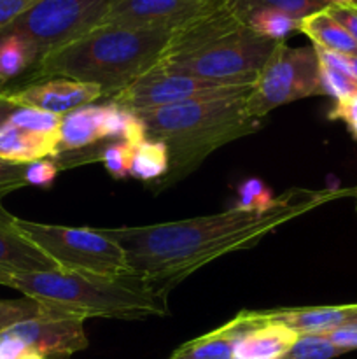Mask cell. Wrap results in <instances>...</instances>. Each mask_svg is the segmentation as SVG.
<instances>
[{"mask_svg":"<svg viewBox=\"0 0 357 359\" xmlns=\"http://www.w3.org/2000/svg\"><path fill=\"white\" fill-rule=\"evenodd\" d=\"M326 339L331 344H335L338 349L343 353H350V351L357 349V319L350 321L346 325L338 326V328L331 330V332L324 333Z\"/></svg>","mask_w":357,"mask_h":359,"instance_id":"cell-34","label":"cell"},{"mask_svg":"<svg viewBox=\"0 0 357 359\" xmlns=\"http://www.w3.org/2000/svg\"><path fill=\"white\" fill-rule=\"evenodd\" d=\"M276 196L270 191L268 186L259 179H247L238 188L237 207L247 210H265L275 202Z\"/></svg>","mask_w":357,"mask_h":359,"instance_id":"cell-28","label":"cell"},{"mask_svg":"<svg viewBox=\"0 0 357 359\" xmlns=\"http://www.w3.org/2000/svg\"><path fill=\"white\" fill-rule=\"evenodd\" d=\"M13 214L0 202V284L4 286L10 273L49 272L59 270L37 245L31 244L14 224Z\"/></svg>","mask_w":357,"mask_h":359,"instance_id":"cell-13","label":"cell"},{"mask_svg":"<svg viewBox=\"0 0 357 359\" xmlns=\"http://www.w3.org/2000/svg\"><path fill=\"white\" fill-rule=\"evenodd\" d=\"M0 359H46L10 333L0 335Z\"/></svg>","mask_w":357,"mask_h":359,"instance_id":"cell-31","label":"cell"},{"mask_svg":"<svg viewBox=\"0 0 357 359\" xmlns=\"http://www.w3.org/2000/svg\"><path fill=\"white\" fill-rule=\"evenodd\" d=\"M59 154V133H44L7 119L0 130V158L10 163L30 165Z\"/></svg>","mask_w":357,"mask_h":359,"instance_id":"cell-16","label":"cell"},{"mask_svg":"<svg viewBox=\"0 0 357 359\" xmlns=\"http://www.w3.org/2000/svg\"><path fill=\"white\" fill-rule=\"evenodd\" d=\"M262 318L293 330L298 335H324L338 326L357 319V304L335 305V307L273 309L261 311Z\"/></svg>","mask_w":357,"mask_h":359,"instance_id":"cell-15","label":"cell"},{"mask_svg":"<svg viewBox=\"0 0 357 359\" xmlns=\"http://www.w3.org/2000/svg\"><path fill=\"white\" fill-rule=\"evenodd\" d=\"M247 27L251 28L254 34L261 35V37L270 39V41L282 42L289 37L293 32H298L300 28V20L293 18L290 14L282 13L279 9H272V7H262V9H255L248 14Z\"/></svg>","mask_w":357,"mask_h":359,"instance_id":"cell-23","label":"cell"},{"mask_svg":"<svg viewBox=\"0 0 357 359\" xmlns=\"http://www.w3.org/2000/svg\"><path fill=\"white\" fill-rule=\"evenodd\" d=\"M133 144L128 142H108L102 149L100 161L105 165L108 174L114 179L130 177V167H132Z\"/></svg>","mask_w":357,"mask_h":359,"instance_id":"cell-27","label":"cell"},{"mask_svg":"<svg viewBox=\"0 0 357 359\" xmlns=\"http://www.w3.org/2000/svg\"><path fill=\"white\" fill-rule=\"evenodd\" d=\"M48 311V307L28 297L20 300H0V335L13 326L46 314Z\"/></svg>","mask_w":357,"mask_h":359,"instance_id":"cell-25","label":"cell"},{"mask_svg":"<svg viewBox=\"0 0 357 359\" xmlns=\"http://www.w3.org/2000/svg\"><path fill=\"white\" fill-rule=\"evenodd\" d=\"M112 0H38L6 34L34 41L41 53L59 48L102 23Z\"/></svg>","mask_w":357,"mask_h":359,"instance_id":"cell-9","label":"cell"},{"mask_svg":"<svg viewBox=\"0 0 357 359\" xmlns=\"http://www.w3.org/2000/svg\"><path fill=\"white\" fill-rule=\"evenodd\" d=\"M356 210H357V202H356Z\"/></svg>","mask_w":357,"mask_h":359,"instance_id":"cell-39","label":"cell"},{"mask_svg":"<svg viewBox=\"0 0 357 359\" xmlns=\"http://www.w3.org/2000/svg\"><path fill=\"white\" fill-rule=\"evenodd\" d=\"M261 312V311H259ZM262 318V314H261ZM298 339V333L262 318V323L245 332L234 344V359H282Z\"/></svg>","mask_w":357,"mask_h":359,"instance_id":"cell-18","label":"cell"},{"mask_svg":"<svg viewBox=\"0 0 357 359\" xmlns=\"http://www.w3.org/2000/svg\"><path fill=\"white\" fill-rule=\"evenodd\" d=\"M14 224L59 270L107 277L133 276L125 249L104 228H69L20 217H14Z\"/></svg>","mask_w":357,"mask_h":359,"instance_id":"cell-5","label":"cell"},{"mask_svg":"<svg viewBox=\"0 0 357 359\" xmlns=\"http://www.w3.org/2000/svg\"><path fill=\"white\" fill-rule=\"evenodd\" d=\"M276 44L245 28L202 51L156 67L220 84H254Z\"/></svg>","mask_w":357,"mask_h":359,"instance_id":"cell-6","label":"cell"},{"mask_svg":"<svg viewBox=\"0 0 357 359\" xmlns=\"http://www.w3.org/2000/svg\"><path fill=\"white\" fill-rule=\"evenodd\" d=\"M350 191H312L290 188L265 210L234 205L210 216L147 226L104 228L119 242L133 276L167 297L178 283L234 251H245L282 224Z\"/></svg>","mask_w":357,"mask_h":359,"instance_id":"cell-1","label":"cell"},{"mask_svg":"<svg viewBox=\"0 0 357 359\" xmlns=\"http://www.w3.org/2000/svg\"><path fill=\"white\" fill-rule=\"evenodd\" d=\"M59 167L52 158H44V160L34 161L27 165V182L31 186H41V188H49L55 182L58 175Z\"/></svg>","mask_w":357,"mask_h":359,"instance_id":"cell-30","label":"cell"},{"mask_svg":"<svg viewBox=\"0 0 357 359\" xmlns=\"http://www.w3.org/2000/svg\"><path fill=\"white\" fill-rule=\"evenodd\" d=\"M329 6H354L357 0H328Z\"/></svg>","mask_w":357,"mask_h":359,"instance_id":"cell-37","label":"cell"},{"mask_svg":"<svg viewBox=\"0 0 357 359\" xmlns=\"http://www.w3.org/2000/svg\"><path fill=\"white\" fill-rule=\"evenodd\" d=\"M262 323L259 311H244L220 328L182 344L168 359H233L237 340Z\"/></svg>","mask_w":357,"mask_h":359,"instance_id":"cell-14","label":"cell"},{"mask_svg":"<svg viewBox=\"0 0 357 359\" xmlns=\"http://www.w3.org/2000/svg\"><path fill=\"white\" fill-rule=\"evenodd\" d=\"M28 186L27 165L10 163L0 158V202L6 195Z\"/></svg>","mask_w":357,"mask_h":359,"instance_id":"cell-29","label":"cell"},{"mask_svg":"<svg viewBox=\"0 0 357 359\" xmlns=\"http://www.w3.org/2000/svg\"><path fill=\"white\" fill-rule=\"evenodd\" d=\"M170 170L168 147L160 140L146 139L133 146L130 175L142 182L158 184Z\"/></svg>","mask_w":357,"mask_h":359,"instance_id":"cell-22","label":"cell"},{"mask_svg":"<svg viewBox=\"0 0 357 359\" xmlns=\"http://www.w3.org/2000/svg\"><path fill=\"white\" fill-rule=\"evenodd\" d=\"M247 97L182 102L139 114L147 139L163 142L170 154V170L156 191L181 182L219 147L261 128V119L248 112Z\"/></svg>","mask_w":357,"mask_h":359,"instance_id":"cell-3","label":"cell"},{"mask_svg":"<svg viewBox=\"0 0 357 359\" xmlns=\"http://www.w3.org/2000/svg\"><path fill=\"white\" fill-rule=\"evenodd\" d=\"M233 359H234V358H233Z\"/></svg>","mask_w":357,"mask_h":359,"instance_id":"cell-40","label":"cell"},{"mask_svg":"<svg viewBox=\"0 0 357 359\" xmlns=\"http://www.w3.org/2000/svg\"><path fill=\"white\" fill-rule=\"evenodd\" d=\"M245 7L248 14L255 9L272 7V9L290 14L296 20H303L310 14L328 9L329 2L328 0H245Z\"/></svg>","mask_w":357,"mask_h":359,"instance_id":"cell-26","label":"cell"},{"mask_svg":"<svg viewBox=\"0 0 357 359\" xmlns=\"http://www.w3.org/2000/svg\"><path fill=\"white\" fill-rule=\"evenodd\" d=\"M298 32L312 39L314 46L336 53L342 56H357V42L350 37L349 32L328 13V9L318 11L300 20Z\"/></svg>","mask_w":357,"mask_h":359,"instance_id":"cell-20","label":"cell"},{"mask_svg":"<svg viewBox=\"0 0 357 359\" xmlns=\"http://www.w3.org/2000/svg\"><path fill=\"white\" fill-rule=\"evenodd\" d=\"M329 119H340L345 123L354 139L357 140V93L336 102L335 107L329 112Z\"/></svg>","mask_w":357,"mask_h":359,"instance_id":"cell-33","label":"cell"},{"mask_svg":"<svg viewBox=\"0 0 357 359\" xmlns=\"http://www.w3.org/2000/svg\"><path fill=\"white\" fill-rule=\"evenodd\" d=\"M318 58V77L322 95L332 97L336 102L357 93V79L349 65V56L336 55L314 46Z\"/></svg>","mask_w":357,"mask_h":359,"instance_id":"cell-21","label":"cell"},{"mask_svg":"<svg viewBox=\"0 0 357 359\" xmlns=\"http://www.w3.org/2000/svg\"><path fill=\"white\" fill-rule=\"evenodd\" d=\"M38 0H0V35L6 34Z\"/></svg>","mask_w":357,"mask_h":359,"instance_id":"cell-32","label":"cell"},{"mask_svg":"<svg viewBox=\"0 0 357 359\" xmlns=\"http://www.w3.org/2000/svg\"><path fill=\"white\" fill-rule=\"evenodd\" d=\"M9 91H0V130H2V126L6 125L7 119H9V116L13 114L14 109H16V105L13 104V100H10L9 97Z\"/></svg>","mask_w":357,"mask_h":359,"instance_id":"cell-36","label":"cell"},{"mask_svg":"<svg viewBox=\"0 0 357 359\" xmlns=\"http://www.w3.org/2000/svg\"><path fill=\"white\" fill-rule=\"evenodd\" d=\"M108 105H84L62 116L59 154L88 149L105 142L104 126Z\"/></svg>","mask_w":357,"mask_h":359,"instance_id":"cell-17","label":"cell"},{"mask_svg":"<svg viewBox=\"0 0 357 359\" xmlns=\"http://www.w3.org/2000/svg\"><path fill=\"white\" fill-rule=\"evenodd\" d=\"M349 65H350V70H352L354 77L357 79V56H349Z\"/></svg>","mask_w":357,"mask_h":359,"instance_id":"cell-38","label":"cell"},{"mask_svg":"<svg viewBox=\"0 0 357 359\" xmlns=\"http://www.w3.org/2000/svg\"><path fill=\"white\" fill-rule=\"evenodd\" d=\"M168 37L170 30L98 25L88 34L44 53L30 83L69 77L94 84L102 90V98L111 100L160 62Z\"/></svg>","mask_w":357,"mask_h":359,"instance_id":"cell-2","label":"cell"},{"mask_svg":"<svg viewBox=\"0 0 357 359\" xmlns=\"http://www.w3.org/2000/svg\"><path fill=\"white\" fill-rule=\"evenodd\" d=\"M328 13L345 28L357 42V4L354 6H329Z\"/></svg>","mask_w":357,"mask_h":359,"instance_id":"cell-35","label":"cell"},{"mask_svg":"<svg viewBox=\"0 0 357 359\" xmlns=\"http://www.w3.org/2000/svg\"><path fill=\"white\" fill-rule=\"evenodd\" d=\"M41 56L37 44L24 35L14 32L0 35V91L16 90L18 81L27 74L30 83Z\"/></svg>","mask_w":357,"mask_h":359,"instance_id":"cell-19","label":"cell"},{"mask_svg":"<svg viewBox=\"0 0 357 359\" xmlns=\"http://www.w3.org/2000/svg\"><path fill=\"white\" fill-rule=\"evenodd\" d=\"M84 321L79 316L51 311L7 330L46 359H66L88 347Z\"/></svg>","mask_w":357,"mask_h":359,"instance_id":"cell-10","label":"cell"},{"mask_svg":"<svg viewBox=\"0 0 357 359\" xmlns=\"http://www.w3.org/2000/svg\"><path fill=\"white\" fill-rule=\"evenodd\" d=\"M203 0H112L100 25L135 30H172L200 9Z\"/></svg>","mask_w":357,"mask_h":359,"instance_id":"cell-11","label":"cell"},{"mask_svg":"<svg viewBox=\"0 0 357 359\" xmlns=\"http://www.w3.org/2000/svg\"><path fill=\"white\" fill-rule=\"evenodd\" d=\"M342 354L345 353L329 342L324 335H298L296 342L282 359H332Z\"/></svg>","mask_w":357,"mask_h":359,"instance_id":"cell-24","label":"cell"},{"mask_svg":"<svg viewBox=\"0 0 357 359\" xmlns=\"http://www.w3.org/2000/svg\"><path fill=\"white\" fill-rule=\"evenodd\" d=\"M9 97L16 107H31L65 116L74 109L84 107L102 98V90L94 84L69 77H49L10 90Z\"/></svg>","mask_w":357,"mask_h":359,"instance_id":"cell-12","label":"cell"},{"mask_svg":"<svg viewBox=\"0 0 357 359\" xmlns=\"http://www.w3.org/2000/svg\"><path fill=\"white\" fill-rule=\"evenodd\" d=\"M4 286L21 291L51 311L83 319L139 321L153 316H168L167 297L156 293L136 276L107 277L66 270L20 272L10 273Z\"/></svg>","mask_w":357,"mask_h":359,"instance_id":"cell-4","label":"cell"},{"mask_svg":"<svg viewBox=\"0 0 357 359\" xmlns=\"http://www.w3.org/2000/svg\"><path fill=\"white\" fill-rule=\"evenodd\" d=\"M322 95L315 48H289L279 42L262 65L247 97V109L262 119L270 111L301 98Z\"/></svg>","mask_w":357,"mask_h":359,"instance_id":"cell-7","label":"cell"},{"mask_svg":"<svg viewBox=\"0 0 357 359\" xmlns=\"http://www.w3.org/2000/svg\"><path fill=\"white\" fill-rule=\"evenodd\" d=\"M254 84H220L214 81L200 79L195 76L170 72L154 65L130 86L119 91L111 102L135 114L168 107L192 100H210V98L247 97Z\"/></svg>","mask_w":357,"mask_h":359,"instance_id":"cell-8","label":"cell"}]
</instances>
